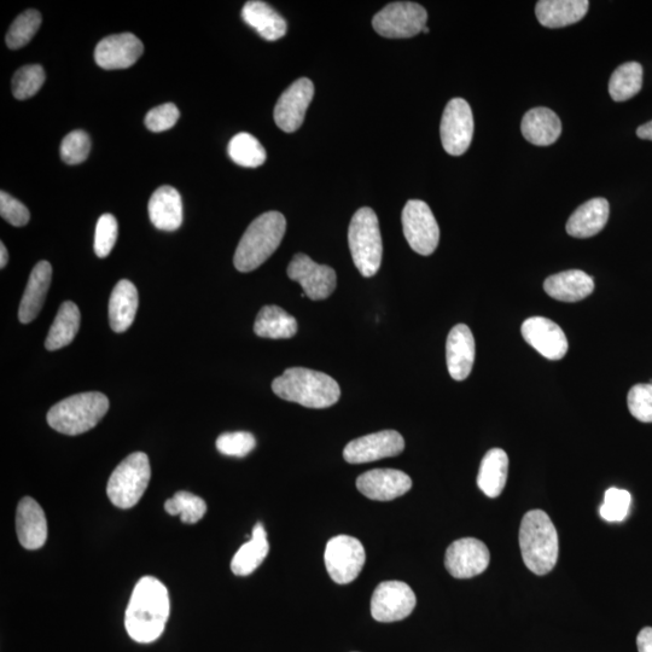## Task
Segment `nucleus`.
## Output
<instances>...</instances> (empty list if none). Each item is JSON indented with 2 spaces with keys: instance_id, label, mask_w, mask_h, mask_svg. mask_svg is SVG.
Returning a JSON list of instances; mask_svg holds the SVG:
<instances>
[{
  "instance_id": "f257e3e1",
  "label": "nucleus",
  "mask_w": 652,
  "mask_h": 652,
  "mask_svg": "<svg viewBox=\"0 0 652 652\" xmlns=\"http://www.w3.org/2000/svg\"><path fill=\"white\" fill-rule=\"evenodd\" d=\"M170 613L166 586L153 576H144L133 590L126 609V631L138 643H153L165 631Z\"/></svg>"
},
{
  "instance_id": "f03ea898",
  "label": "nucleus",
  "mask_w": 652,
  "mask_h": 652,
  "mask_svg": "<svg viewBox=\"0 0 652 652\" xmlns=\"http://www.w3.org/2000/svg\"><path fill=\"white\" fill-rule=\"evenodd\" d=\"M277 397L308 409H326L340 400L341 389L333 377L324 372L291 368L272 383Z\"/></svg>"
},
{
  "instance_id": "7ed1b4c3",
  "label": "nucleus",
  "mask_w": 652,
  "mask_h": 652,
  "mask_svg": "<svg viewBox=\"0 0 652 652\" xmlns=\"http://www.w3.org/2000/svg\"><path fill=\"white\" fill-rule=\"evenodd\" d=\"M523 562L535 575H546L556 567L560 541L555 525L543 510L528 511L520 527Z\"/></svg>"
},
{
  "instance_id": "20e7f679",
  "label": "nucleus",
  "mask_w": 652,
  "mask_h": 652,
  "mask_svg": "<svg viewBox=\"0 0 652 652\" xmlns=\"http://www.w3.org/2000/svg\"><path fill=\"white\" fill-rule=\"evenodd\" d=\"M287 230V220L279 212H267L249 225L235 253V267L240 272L258 269L276 252Z\"/></svg>"
},
{
  "instance_id": "39448f33",
  "label": "nucleus",
  "mask_w": 652,
  "mask_h": 652,
  "mask_svg": "<svg viewBox=\"0 0 652 652\" xmlns=\"http://www.w3.org/2000/svg\"><path fill=\"white\" fill-rule=\"evenodd\" d=\"M109 410L106 395L98 392L75 394L57 403L48 412V423L64 435H80L95 428Z\"/></svg>"
},
{
  "instance_id": "423d86ee",
  "label": "nucleus",
  "mask_w": 652,
  "mask_h": 652,
  "mask_svg": "<svg viewBox=\"0 0 652 652\" xmlns=\"http://www.w3.org/2000/svg\"><path fill=\"white\" fill-rule=\"evenodd\" d=\"M348 244L355 266L366 278L380 270L383 243L377 215L369 207L360 208L353 215L348 229Z\"/></svg>"
},
{
  "instance_id": "0eeeda50",
  "label": "nucleus",
  "mask_w": 652,
  "mask_h": 652,
  "mask_svg": "<svg viewBox=\"0 0 652 652\" xmlns=\"http://www.w3.org/2000/svg\"><path fill=\"white\" fill-rule=\"evenodd\" d=\"M150 479L151 468L147 454H130L110 476L107 486L110 502L122 510L133 508L147 491Z\"/></svg>"
},
{
  "instance_id": "6e6552de",
  "label": "nucleus",
  "mask_w": 652,
  "mask_h": 652,
  "mask_svg": "<svg viewBox=\"0 0 652 652\" xmlns=\"http://www.w3.org/2000/svg\"><path fill=\"white\" fill-rule=\"evenodd\" d=\"M427 10L417 3L395 2L376 14L372 20L375 31L384 38L401 39L417 36L426 28Z\"/></svg>"
},
{
  "instance_id": "1a4fd4ad",
  "label": "nucleus",
  "mask_w": 652,
  "mask_h": 652,
  "mask_svg": "<svg viewBox=\"0 0 652 652\" xmlns=\"http://www.w3.org/2000/svg\"><path fill=\"white\" fill-rule=\"evenodd\" d=\"M325 567L330 578L339 585L351 584L365 566L366 553L362 543L349 535L329 540L324 553Z\"/></svg>"
},
{
  "instance_id": "9d476101",
  "label": "nucleus",
  "mask_w": 652,
  "mask_h": 652,
  "mask_svg": "<svg viewBox=\"0 0 652 652\" xmlns=\"http://www.w3.org/2000/svg\"><path fill=\"white\" fill-rule=\"evenodd\" d=\"M401 220L410 247L418 254L432 255L439 246L440 229L427 203L419 200L407 202Z\"/></svg>"
},
{
  "instance_id": "9b49d317",
  "label": "nucleus",
  "mask_w": 652,
  "mask_h": 652,
  "mask_svg": "<svg viewBox=\"0 0 652 652\" xmlns=\"http://www.w3.org/2000/svg\"><path fill=\"white\" fill-rule=\"evenodd\" d=\"M441 142L447 154L461 156L474 136V116L467 101L454 98L448 102L440 126Z\"/></svg>"
},
{
  "instance_id": "f8f14e48",
  "label": "nucleus",
  "mask_w": 652,
  "mask_h": 652,
  "mask_svg": "<svg viewBox=\"0 0 652 652\" xmlns=\"http://www.w3.org/2000/svg\"><path fill=\"white\" fill-rule=\"evenodd\" d=\"M415 592L403 581H384L376 587L371 598V615L378 622H397L406 619L415 610Z\"/></svg>"
},
{
  "instance_id": "ddd939ff",
  "label": "nucleus",
  "mask_w": 652,
  "mask_h": 652,
  "mask_svg": "<svg viewBox=\"0 0 652 652\" xmlns=\"http://www.w3.org/2000/svg\"><path fill=\"white\" fill-rule=\"evenodd\" d=\"M291 281L300 283L304 294L313 301L328 299L336 289V272L330 266L314 263L306 254H296L288 266Z\"/></svg>"
},
{
  "instance_id": "4468645a",
  "label": "nucleus",
  "mask_w": 652,
  "mask_h": 652,
  "mask_svg": "<svg viewBox=\"0 0 652 652\" xmlns=\"http://www.w3.org/2000/svg\"><path fill=\"white\" fill-rule=\"evenodd\" d=\"M491 553L481 540L463 538L448 546L445 556L447 572L456 579H471L489 566Z\"/></svg>"
},
{
  "instance_id": "2eb2a0df",
  "label": "nucleus",
  "mask_w": 652,
  "mask_h": 652,
  "mask_svg": "<svg viewBox=\"0 0 652 652\" xmlns=\"http://www.w3.org/2000/svg\"><path fill=\"white\" fill-rule=\"evenodd\" d=\"M404 450L403 436L395 430H383L349 442L343 450V458L349 464H364L397 457Z\"/></svg>"
},
{
  "instance_id": "dca6fc26",
  "label": "nucleus",
  "mask_w": 652,
  "mask_h": 652,
  "mask_svg": "<svg viewBox=\"0 0 652 652\" xmlns=\"http://www.w3.org/2000/svg\"><path fill=\"white\" fill-rule=\"evenodd\" d=\"M313 96L314 85L310 79L296 80L279 97L275 108L276 125L287 133L298 131L304 124Z\"/></svg>"
},
{
  "instance_id": "f3484780",
  "label": "nucleus",
  "mask_w": 652,
  "mask_h": 652,
  "mask_svg": "<svg viewBox=\"0 0 652 652\" xmlns=\"http://www.w3.org/2000/svg\"><path fill=\"white\" fill-rule=\"evenodd\" d=\"M522 336L529 346L550 360H561L568 352V340L560 325L544 317H533L522 324Z\"/></svg>"
},
{
  "instance_id": "a211bd4d",
  "label": "nucleus",
  "mask_w": 652,
  "mask_h": 652,
  "mask_svg": "<svg viewBox=\"0 0 652 652\" xmlns=\"http://www.w3.org/2000/svg\"><path fill=\"white\" fill-rule=\"evenodd\" d=\"M144 46L135 34H114L96 46L95 61L107 71L130 68L142 57Z\"/></svg>"
},
{
  "instance_id": "6ab92c4d",
  "label": "nucleus",
  "mask_w": 652,
  "mask_h": 652,
  "mask_svg": "<svg viewBox=\"0 0 652 652\" xmlns=\"http://www.w3.org/2000/svg\"><path fill=\"white\" fill-rule=\"evenodd\" d=\"M357 488L366 498L389 502L409 492L412 480L400 470L375 469L358 477Z\"/></svg>"
},
{
  "instance_id": "aec40b11",
  "label": "nucleus",
  "mask_w": 652,
  "mask_h": 652,
  "mask_svg": "<svg viewBox=\"0 0 652 652\" xmlns=\"http://www.w3.org/2000/svg\"><path fill=\"white\" fill-rule=\"evenodd\" d=\"M446 360L453 380H467L475 362V339L467 325L458 324L448 334Z\"/></svg>"
},
{
  "instance_id": "412c9836",
  "label": "nucleus",
  "mask_w": 652,
  "mask_h": 652,
  "mask_svg": "<svg viewBox=\"0 0 652 652\" xmlns=\"http://www.w3.org/2000/svg\"><path fill=\"white\" fill-rule=\"evenodd\" d=\"M17 537L27 550H38L48 539V522L42 506L36 500L26 497L17 506Z\"/></svg>"
},
{
  "instance_id": "4be33fe9",
  "label": "nucleus",
  "mask_w": 652,
  "mask_h": 652,
  "mask_svg": "<svg viewBox=\"0 0 652 652\" xmlns=\"http://www.w3.org/2000/svg\"><path fill=\"white\" fill-rule=\"evenodd\" d=\"M149 217L156 229L176 231L183 224V202L177 189L161 186L149 201Z\"/></svg>"
},
{
  "instance_id": "5701e85b",
  "label": "nucleus",
  "mask_w": 652,
  "mask_h": 652,
  "mask_svg": "<svg viewBox=\"0 0 652 652\" xmlns=\"http://www.w3.org/2000/svg\"><path fill=\"white\" fill-rule=\"evenodd\" d=\"M550 298L563 302H578L595 290V282L584 271L570 270L550 276L544 283Z\"/></svg>"
},
{
  "instance_id": "b1692460",
  "label": "nucleus",
  "mask_w": 652,
  "mask_h": 652,
  "mask_svg": "<svg viewBox=\"0 0 652 652\" xmlns=\"http://www.w3.org/2000/svg\"><path fill=\"white\" fill-rule=\"evenodd\" d=\"M51 279L52 267L48 261H40L34 266L19 308V319L22 324L33 322L42 311Z\"/></svg>"
},
{
  "instance_id": "393cba45",
  "label": "nucleus",
  "mask_w": 652,
  "mask_h": 652,
  "mask_svg": "<svg viewBox=\"0 0 652 652\" xmlns=\"http://www.w3.org/2000/svg\"><path fill=\"white\" fill-rule=\"evenodd\" d=\"M609 214V202L602 197L585 202L570 215L567 223L568 235L575 238L596 236L607 225Z\"/></svg>"
},
{
  "instance_id": "a878e982",
  "label": "nucleus",
  "mask_w": 652,
  "mask_h": 652,
  "mask_svg": "<svg viewBox=\"0 0 652 652\" xmlns=\"http://www.w3.org/2000/svg\"><path fill=\"white\" fill-rule=\"evenodd\" d=\"M589 8L587 0H541L535 8V14L540 25L562 28L584 19Z\"/></svg>"
},
{
  "instance_id": "bb28decb",
  "label": "nucleus",
  "mask_w": 652,
  "mask_h": 652,
  "mask_svg": "<svg viewBox=\"0 0 652 652\" xmlns=\"http://www.w3.org/2000/svg\"><path fill=\"white\" fill-rule=\"evenodd\" d=\"M521 130L529 143L547 147L560 138L562 122L551 109L534 108L523 116Z\"/></svg>"
},
{
  "instance_id": "cd10ccee",
  "label": "nucleus",
  "mask_w": 652,
  "mask_h": 652,
  "mask_svg": "<svg viewBox=\"0 0 652 652\" xmlns=\"http://www.w3.org/2000/svg\"><path fill=\"white\" fill-rule=\"evenodd\" d=\"M138 291L130 281L122 279L115 285L109 300L110 328L115 333H125L135 322L138 310Z\"/></svg>"
},
{
  "instance_id": "c85d7f7f",
  "label": "nucleus",
  "mask_w": 652,
  "mask_h": 652,
  "mask_svg": "<svg viewBox=\"0 0 652 652\" xmlns=\"http://www.w3.org/2000/svg\"><path fill=\"white\" fill-rule=\"evenodd\" d=\"M242 19L269 42H276L288 31L287 21L270 4L252 0L242 9Z\"/></svg>"
},
{
  "instance_id": "c756f323",
  "label": "nucleus",
  "mask_w": 652,
  "mask_h": 652,
  "mask_svg": "<svg viewBox=\"0 0 652 652\" xmlns=\"http://www.w3.org/2000/svg\"><path fill=\"white\" fill-rule=\"evenodd\" d=\"M509 457L502 448H493L483 457L477 486L488 498H498L508 481Z\"/></svg>"
},
{
  "instance_id": "7c9ffc66",
  "label": "nucleus",
  "mask_w": 652,
  "mask_h": 652,
  "mask_svg": "<svg viewBox=\"0 0 652 652\" xmlns=\"http://www.w3.org/2000/svg\"><path fill=\"white\" fill-rule=\"evenodd\" d=\"M270 545L263 523L253 529L252 539L236 552L231 561V570L237 576H248L255 572L269 555Z\"/></svg>"
},
{
  "instance_id": "2f4dec72",
  "label": "nucleus",
  "mask_w": 652,
  "mask_h": 652,
  "mask_svg": "<svg viewBox=\"0 0 652 652\" xmlns=\"http://www.w3.org/2000/svg\"><path fill=\"white\" fill-rule=\"evenodd\" d=\"M255 334L264 339H291L298 333V322L278 306H265L256 317Z\"/></svg>"
},
{
  "instance_id": "473e14b6",
  "label": "nucleus",
  "mask_w": 652,
  "mask_h": 652,
  "mask_svg": "<svg viewBox=\"0 0 652 652\" xmlns=\"http://www.w3.org/2000/svg\"><path fill=\"white\" fill-rule=\"evenodd\" d=\"M80 311L74 302L67 301L58 310L54 324L46 337L45 347L48 351H57L71 345L80 328Z\"/></svg>"
},
{
  "instance_id": "72a5a7b5",
  "label": "nucleus",
  "mask_w": 652,
  "mask_h": 652,
  "mask_svg": "<svg viewBox=\"0 0 652 652\" xmlns=\"http://www.w3.org/2000/svg\"><path fill=\"white\" fill-rule=\"evenodd\" d=\"M642 86L643 67L637 62H628L611 75L609 92L615 102H625L638 95Z\"/></svg>"
},
{
  "instance_id": "f704fd0d",
  "label": "nucleus",
  "mask_w": 652,
  "mask_h": 652,
  "mask_svg": "<svg viewBox=\"0 0 652 652\" xmlns=\"http://www.w3.org/2000/svg\"><path fill=\"white\" fill-rule=\"evenodd\" d=\"M227 151L232 161L247 168L264 165L267 157L266 150L258 139L246 132L238 133L232 138Z\"/></svg>"
},
{
  "instance_id": "c9c22d12",
  "label": "nucleus",
  "mask_w": 652,
  "mask_h": 652,
  "mask_svg": "<svg viewBox=\"0 0 652 652\" xmlns=\"http://www.w3.org/2000/svg\"><path fill=\"white\" fill-rule=\"evenodd\" d=\"M165 509L172 516L180 515V520L186 525H195L206 515L207 504L195 494L180 491L167 500Z\"/></svg>"
},
{
  "instance_id": "e433bc0d",
  "label": "nucleus",
  "mask_w": 652,
  "mask_h": 652,
  "mask_svg": "<svg viewBox=\"0 0 652 652\" xmlns=\"http://www.w3.org/2000/svg\"><path fill=\"white\" fill-rule=\"evenodd\" d=\"M42 15L39 11L31 9L25 11L13 22L7 34V44L10 49L17 50L26 46L36 36Z\"/></svg>"
},
{
  "instance_id": "4c0bfd02",
  "label": "nucleus",
  "mask_w": 652,
  "mask_h": 652,
  "mask_svg": "<svg viewBox=\"0 0 652 652\" xmlns=\"http://www.w3.org/2000/svg\"><path fill=\"white\" fill-rule=\"evenodd\" d=\"M45 83V72L39 64H29L19 69L13 78V95L16 100L25 101L36 96Z\"/></svg>"
},
{
  "instance_id": "58836bf2",
  "label": "nucleus",
  "mask_w": 652,
  "mask_h": 652,
  "mask_svg": "<svg viewBox=\"0 0 652 652\" xmlns=\"http://www.w3.org/2000/svg\"><path fill=\"white\" fill-rule=\"evenodd\" d=\"M632 497L625 489L609 488L605 492L604 503L599 508L603 520L608 522H622L630 514Z\"/></svg>"
},
{
  "instance_id": "ea45409f",
  "label": "nucleus",
  "mask_w": 652,
  "mask_h": 652,
  "mask_svg": "<svg viewBox=\"0 0 652 652\" xmlns=\"http://www.w3.org/2000/svg\"><path fill=\"white\" fill-rule=\"evenodd\" d=\"M91 150V139L85 131L77 130L69 133L61 144L62 160L68 165H79L86 161Z\"/></svg>"
},
{
  "instance_id": "a19ab883",
  "label": "nucleus",
  "mask_w": 652,
  "mask_h": 652,
  "mask_svg": "<svg viewBox=\"0 0 652 652\" xmlns=\"http://www.w3.org/2000/svg\"><path fill=\"white\" fill-rule=\"evenodd\" d=\"M627 405L631 415L639 422L652 423V381L632 387Z\"/></svg>"
},
{
  "instance_id": "79ce46f5",
  "label": "nucleus",
  "mask_w": 652,
  "mask_h": 652,
  "mask_svg": "<svg viewBox=\"0 0 652 652\" xmlns=\"http://www.w3.org/2000/svg\"><path fill=\"white\" fill-rule=\"evenodd\" d=\"M118 240V221L114 215L103 214L97 221L95 232V253L98 258H107Z\"/></svg>"
},
{
  "instance_id": "37998d69",
  "label": "nucleus",
  "mask_w": 652,
  "mask_h": 652,
  "mask_svg": "<svg viewBox=\"0 0 652 652\" xmlns=\"http://www.w3.org/2000/svg\"><path fill=\"white\" fill-rule=\"evenodd\" d=\"M255 446L254 435L247 432L225 433L217 440L218 451L230 457H246Z\"/></svg>"
},
{
  "instance_id": "c03bdc74",
  "label": "nucleus",
  "mask_w": 652,
  "mask_h": 652,
  "mask_svg": "<svg viewBox=\"0 0 652 652\" xmlns=\"http://www.w3.org/2000/svg\"><path fill=\"white\" fill-rule=\"evenodd\" d=\"M180 112L176 104L166 103L151 109L145 116V126L151 132H165L177 124Z\"/></svg>"
},
{
  "instance_id": "a18cd8bd",
  "label": "nucleus",
  "mask_w": 652,
  "mask_h": 652,
  "mask_svg": "<svg viewBox=\"0 0 652 652\" xmlns=\"http://www.w3.org/2000/svg\"><path fill=\"white\" fill-rule=\"evenodd\" d=\"M0 214L4 220L16 227L27 225L31 219L27 207L5 191L0 192Z\"/></svg>"
},
{
  "instance_id": "49530a36",
  "label": "nucleus",
  "mask_w": 652,
  "mask_h": 652,
  "mask_svg": "<svg viewBox=\"0 0 652 652\" xmlns=\"http://www.w3.org/2000/svg\"><path fill=\"white\" fill-rule=\"evenodd\" d=\"M639 652H652V627H645L637 637Z\"/></svg>"
},
{
  "instance_id": "de8ad7c7",
  "label": "nucleus",
  "mask_w": 652,
  "mask_h": 652,
  "mask_svg": "<svg viewBox=\"0 0 652 652\" xmlns=\"http://www.w3.org/2000/svg\"><path fill=\"white\" fill-rule=\"evenodd\" d=\"M637 136L646 141H652V120L648 124L638 127Z\"/></svg>"
},
{
  "instance_id": "09e8293b",
  "label": "nucleus",
  "mask_w": 652,
  "mask_h": 652,
  "mask_svg": "<svg viewBox=\"0 0 652 652\" xmlns=\"http://www.w3.org/2000/svg\"><path fill=\"white\" fill-rule=\"evenodd\" d=\"M9 260V254L7 247L4 246V243H0V269H4L7 266Z\"/></svg>"
},
{
  "instance_id": "8fccbe9b",
  "label": "nucleus",
  "mask_w": 652,
  "mask_h": 652,
  "mask_svg": "<svg viewBox=\"0 0 652 652\" xmlns=\"http://www.w3.org/2000/svg\"><path fill=\"white\" fill-rule=\"evenodd\" d=\"M423 32H424V33H429V28H428V27L424 28V29H423Z\"/></svg>"
}]
</instances>
